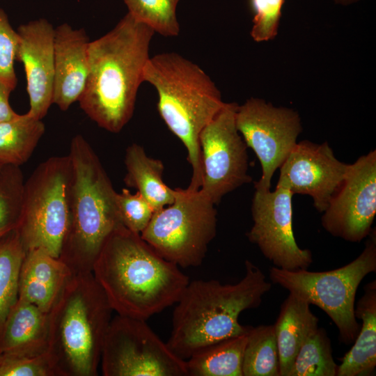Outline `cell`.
Returning <instances> with one entry per match:
<instances>
[{"mask_svg": "<svg viewBox=\"0 0 376 376\" xmlns=\"http://www.w3.org/2000/svg\"><path fill=\"white\" fill-rule=\"evenodd\" d=\"M104 376H187L186 361L175 355L146 320L116 314L102 345Z\"/></svg>", "mask_w": 376, "mask_h": 376, "instance_id": "obj_10", "label": "cell"}, {"mask_svg": "<svg viewBox=\"0 0 376 376\" xmlns=\"http://www.w3.org/2000/svg\"><path fill=\"white\" fill-rule=\"evenodd\" d=\"M0 376H58L47 352L33 356L3 354Z\"/></svg>", "mask_w": 376, "mask_h": 376, "instance_id": "obj_31", "label": "cell"}, {"mask_svg": "<svg viewBox=\"0 0 376 376\" xmlns=\"http://www.w3.org/2000/svg\"><path fill=\"white\" fill-rule=\"evenodd\" d=\"M16 60L23 63L30 109L27 113L42 119L53 104L54 28L45 18L21 24Z\"/></svg>", "mask_w": 376, "mask_h": 376, "instance_id": "obj_16", "label": "cell"}, {"mask_svg": "<svg viewBox=\"0 0 376 376\" xmlns=\"http://www.w3.org/2000/svg\"><path fill=\"white\" fill-rule=\"evenodd\" d=\"M45 131L41 119L27 113L0 123V164L20 166L32 155Z\"/></svg>", "mask_w": 376, "mask_h": 376, "instance_id": "obj_24", "label": "cell"}, {"mask_svg": "<svg viewBox=\"0 0 376 376\" xmlns=\"http://www.w3.org/2000/svg\"><path fill=\"white\" fill-rule=\"evenodd\" d=\"M116 204L123 225L130 230L141 234L150 221L154 209L136 191L132 194L127 189L116 193Z\"/></svg>", "mask_w": 376, "mask_h": 376, "instance_id": "obj_30", "label": "cell"}, {"mask_svg": "<svg viewBox=\"0 0 376 376\" xmlns=\"http://www.w3.org/2000/svg\"><path fill=\"white\" fill-rule=\"evenodd\" d=\"M248 331L211 344L193 354L186 360L187 376H243Z\"/></svg>", "mask_w": 376, "mask_h": 376, "instance_id": "obj_23", "label": "cell"}, {"mask_svg": "<svg viewBox=\"0 0 376 376\" xmlns=\"http://www.w3.org/2000/svg\"><path fill=\"white\" fill-rule=\"evenodd\" d=\"M349 164L339 161L327 142L308 140L297 143L280 169L276 185L293 194L310 196L319 212H323L341 185Z\"/></svg>", "mask_w": 376, "mask_h": 376, "instance_id": "obj_15", "label": "cell"}, {"mask_svg": "<svg viewBox=\"0 0 376 376\" xmlns=\"http://www.w3.org/2000/svg\"><path fill=\"white\" fill-rule=\"evenodd\" d=\"M13 91L0 81V123L17 117L19 114L13 111L9 103V96Z\"/></svg>", "mask_w": 376, "mask_h": 376, "instance_id": "obj_34", "label": "cell"}, {"mask_svg": "<svg viewBox=\"0 0 376 376\" xmlns=\"http://www.w3.org/2000/svg\"><path fill=\"white\" fill-rule=\"evenodd\" d=\"M155 31L128 13L90 42L88 74L78 102L99 127L118 133L133 116Z\"/></svg>", "mask_w": 376, "mask_h": 376, "instance_id": "obj_2", "label": "cell"}, {"mask_svg": "<svg viewBox=\"0 0 376 376\" xmlns=\"http://www.w3.org/2000/svg\"><path fill=\"white\" fill-rule=\"evenodd\" d=\"M337 370L331 340L318 327L299 350L289 376H336Z\"/></svg>", "mask_w": 376, "mask_h": 376, "instance_id": "obj_27", "label": "cell"}, {"mask_svg": "<svg viewBox=\"0 0 376 376\" xmlns=\"http://www.w3.org/2000/svg\"><path fill=\"white\" fill-rule=\"evenodd\" d=\"M24 183L20 166L0 164V238L19 224Z\"/></svg>", "mask_w": 376, "mask_h": 376, "instance_id": "obj_28", "label": "cell"}, {"mask_svg": "<svg viewBox=\"0 0 376 376\" xmlns=\"http://www.w3.org/2000/svg\"><path fill=\"white\" fill-rule=\"evenodd\" d=\"M174 192V201L155 212L140 235L166 260L179 267H196L216 235L217 210L200 189L175 188Z\"/></svg>", "mask_w": 376, "mask_h": 376, "instance_id": "obj_9", "label": "cell"}, {"mask_svg": "<svg viewBox=\"0 0 376 376\" xmlns=\"http://www.w3.org/2000/svg\"><path fill=\"white\" fill-rule=\"evenodd\" d=\"M244 265L245 274L236 283L189 281L175 303L166 342L178 357L186 361L211 344L249 331L250 326L240 323V315L258 307L272 283L251 261Z\"/></svg>", "mask_w": 376, "mask_h": 376, "instance_id": "obj_3", "label": "cell"}, {"mask_svg": "<svg viewBox=\"0 0 376 376\" xmlns=\"http://www.w3.org/2000/svg\"><path fill=\"white\" fill-rule=\"evenodd\" d=\"M376 272V235L373 229L365 248L354 260L325 272L286 270L271 267V281L321 308L338 331L339 340L354 342L360 325L354 315L358 287L366 276Z\"/></svg>", "mask_w": 376, "mask_h": 376, "instance_id": "obj_7", "label": "cell"}, {"mask_svg": "<svg viewBox=\"0 0 376 376\" xmlns=\"http://www.w3.org/2000/svg\"><path fill=\"white\" fill-rule=\"evenodd\" d=\"M18 43L17 31L13 29L8 15L0 8V81L13 91L17 83L14 63Z\"/></svg>", "mask_w": 376, "mask_h": 376, "instance_id": "obj_32", "label": "cell"}, {"mask_svg": "<svg viewBox=\"0 0 376 376\" xmlns=\"http://www.w3.org/2000/svg\"><path fill=\"white\" fill-rule=\"evenodd\" d=\"M70 221L59 258L72 276L92 272L108 237L123 226L116 193L99 157L81 134L70 142Z\"/></svg>", "mask_w": 376, "mask_h": 376, "instance_id": "obj_4", "label": "cell"}, {"mask_svg": "<svg viewBox=\"0 0 376 376\" xmlns=\"http://www.w3.org/2000/svg\"><path fill=\"white\" fill-rule=\"evenodd\" d=\"M2 355H3V354H2V352H1V350H0V360H1V357H2Z\"/></svg>", "mask_w": 376, "mask_h": 376, "instance_id": "obj_36", "label": "cell"}, {"mask_svg": "<svg viewBox=\"0 0 376 376\" xmlns=\"http://www.w3.org/2000/svg\"><path fill=\"white\" fill-rule=\"evenodd\" d=\"M92 273L116 314L144 320L175 304L189 282L178 266L124 226L108 237Z\"/></svg>", "mask_w": 376, "mask_h": 376, "instance_id": "obj_1", "label": "cell"}, {"mask_svg": "<svg viewBox=\"0 0 376 376\" xmlns=\"http://www.w3.org/2000/svg\"><path fill=\"white\" fill-rule=\"evenodd\" d=\"M89 38L67 23L54 29L53 104L66 111L82 94L88 74Z\"/></svg>", "mask_w": 376, "mask_h": 376, "instance_id": "obj_17", "label": "cell"}, {"mask_svg": "<svg viewBox=\"0 0 376 376\" xmlns=\"http://www.w3.org/2000/svg\"><path fill=\"white\" fill-rule=\"evenodd\" d=\"M143 80L156 89L159 115L187 149V160L192 168L188 188L199 189V136L225 104L220 91L200 66L175 52L150 57L144 67Z\"/></svg>", "mask_w": 376, "mask_h": 376, "instance_id": "obj_5", "label": "cell"}, {"mask_svg": "<svg viewBox=\"0 0 376 376\" xmlns=\"http://www.w3.org/2000/svg\"><path fill=\"white\" fill-rule=\"evenodd\" d=\"M25 253L16 229L0 238V331L18 299L19 273Z\"/></svg>", "mask_w": 376, "mask_h": 376, "instance_id": "obj_25", "label": "cell"}, {"mask_svg": "<svg viewBox=\"0 0 376 376\" xmlns=\"http://www.w3.org/2000/svg\"><path fill=\"white\" fill-rule=\"evenodd\" d=\"M72 168L68 155L40 163L24 183L22 212L16 229L26 250L59 258L70 221Z\"/></svg>", "mask_w": 376, "mask_h": 376, "instance_id": "obj_8", "label": "cell"}, {"mask_svg": "<svg viewBox=\"0 0 376 376\" xmlns=\"http://www.w3.org/2000/svg\"><path fill=\"white\" fill-rule=\"evenodd\" d=\"M243 376H280L274 324L250 327L242 362Z\"/></svg>", "mask_w": 376, "mask_h": 376, "instance_id": "obj_26", "label": "cell"}, {"mask_svg": "<svg viewBox=\"0 0 376 376\" xmlns=\"http://www.w3.org/2000/svg\"><path fill=\"white\" fill-rule=\"evenodd\" d=\"M293 195L283 186L276 185L274 191L256 189L251 205L253 224L246 236L274 267L308 269L313 256L309 249L298 246L294 236Z\"/></svg>", "mask_w": 376, "mask_h": 376, "instance_id": "obj_13", "label": "cell"}, {"mask_svg": "<svg viewBox=\"0 0 376 376\" xmlns=\"http://www.w3.org/2000/svg\"><path fill=\"white\" fill-rule=\"evenodd\" d=\"M237 106L225 102L199 136V189L214 205L226 194L252 180L247 173L248 147L236 126Z\"/></svg>", "mask_w": 376, "mask_h": 376, "instance_id": "obj_11", "label": "cell"}, {"mask_svg": "<svg viewBox=\"0 0 376 376\" xmlns=\"http://www.w3.org/2000/svg\"><path fill=\"white\" fill-rule=\"evenodd\" d=\"M113 311L92 272L72 275L49 313L48 352L58 376H96Z\"/></svg>", "mask_w": 376, "mask_h": 376, "instance_id": "obj_6", "label": "cell"}, {"mask_svg": "<svg viewBox=\"0 0 376 376\" xmlns=\"http://www.w3.org/2000/svg\"><path fill=\"white\" fill-rule=\"evenodd\" d=\"M136 21L150 27L164 37H175L180 33L176 10L180 0H123Z\"/></svg>", "mask_w": 376, "mask_h": 376, "instance_id": "obj_29", "label": "cell"}, {"mask_svg": "<svg viewBox=\"0 0 376 376\" xmlns=\"http://www.w3.org/2000/svg\"><path fill=\"white\" fill-rule=\"evenodd\" d=\"M376 214V150L349 164L321 219L331 235L351 242L368 236Z\"/></svg>", "mask_w": 376, "mask_h": 376, "instance_id": "obj_14", "label": "cell"}, {"mask_svg": "<svg viewBox=\"0 0 376 376\" xmlns=\"http://www.w3.org/2000/svg\"><path fill=\"white\" fill-rule=\"evenodd\" d=\"M310 305L303 298L289 292L281 306L274 324L280 376H289L299 350L319 327V320L311 311Z\"/></svg>", "mask_w": 376, "mask_h": 376, "instance_id": "obj_20", "label": "cell"}, {"mask_svg": "<svg viewBox=\"0 0 376 376\" xmlns=\"http://www.w3.org/2000/svg\"><path fill=\"white\" fill-rule=\"evenodd\" d=\"M125 184L135 188L155 212L174 201V189L168 187L162 180L164 166L160 159L148 156L143 147L132 143L125 150Z\"/></svg>", "mask_w": 376, "mask_h": 376, "instance_id": "obj_22", "label": "cell"}, {"mask_svg": "<svg viewBox=\"0 0 376 376\" xmlns=\"http://www.w3.org/2000/svg\"><path fill=\"white\" fill-rule=\"evenodd\" d=\"M362 321L354 343L341 359L336 376H370L376 367V280L366 284L354 307Z\"/></svg>", "mask_w": 376, "mask_h": 376, "instance_id": "obj_21", "label": "cell"}, {"mask_svg": "<svg viewBox=\"0 0 376 376\" xmlns=\"http://www.w3.org/2000/svg\"><path fill=\"white\" fill-rule=\"evenodd\" d=\"M284 0H251L253 25L251 36L256 42H264L276 36Z\"/></svg>", "mask_w": 376, "mask_h": 376, "instance_id": "obj_33", "label": "cell"}, {"mask_svg": "<svg viewBox=\"0 0 376 376\" xmlns=\"http://www.w3.org/2000/svg\"><path fill=\"white\" fill-rule=\"evenodd\" d=\"M49 313L18 299L0 331L2 354L33 356L47 352Z\"/></svg>", "mask_w": 376, "mask_h": 376, "instance_id": "obj_19", "label": "cell"}, {"mask_svg": "<svg viewBox=\"0 0 376 376\" xmlns=\"http://www.w3.org/2000/svg\"><path fill=\"white\" fill-rule=\"evenodd\" d=\"M71 276L59 258L39 249L26 251L20 269L18 299L49 312Z\"/></svg>", "mask_w": 376, "mask_h": 376, "instance_id": "obj_18", "label": "cell"}, {"mask_svg": "<svg viewBox=\"0 0 376 376\" xmlns=\"http://www.w3.org/2000/svg\"><path fill=\"white\" fill-rule=\"evenodd\" d=\"M334 1L340 4L347 5V4L354 3V2H357L359 0H334Z\"/></svg>", "mask_w": 376, "mask_h": 376, "instance_id": "obj_35", "label": "cell"}, {"mask_svg": "<svg viewBox=\"0 0 376 376\" xmlns=\"http://www.w3.org/2000/svg\"><path fill=\"white\" fill-rule=\"evenodd\" d=\"M236 126L246 145L258 157L262 175L255 189L269 190L272 178L297 143L301 132L298 113L251 97L238 105Z\"/></svg>", "mask_w": 376, "mask_h": 376, "instance_id": "obj_12", "label": "cell"}]
</instances>
